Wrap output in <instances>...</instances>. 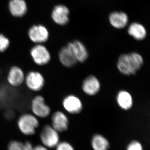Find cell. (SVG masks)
<instances>
[{"label":"cell","mask_w":150,"mask_h":150,"mask_svg":"<svg viewBox=\"0 0 150 150\" xmlns=\"http://www.w3.org/2000/svg\"><path fill=\"white\" fill-rule=\"evenodd\" d=\"M144 63L143 57L137 52L122 54L118 58L117 69L125 76L134 75L142 68Z\"/></svg>","instance_id":"1"},{"label":"cell","mask_w":150,"mask_h":150,"mask_svg":"<svg viewBox=\"0 0 150 150\" xmlns=\"http://www.w3.org/2000/svg\"><path fill=\"white\" fill-rule=\"evenodd\" d=\"M30 54L33 61L38 66H45L51 61V54L43 44H35L30 49Z\"/></svg>","instance_id":"2"},{"label":"cell","mask_w":150,"mask_h":150,"mask_svg":"<svg viewBox=\"0 0 150 150\" xmlns=\"http://www.w3.org/2000/svg\"><path fill=\"white\" fill-rule=\"evenodd\" d=\"M18 124L19 129L23 134L26 135H33L38 126V121L34 115L24 114L19 118Z\"/></svg>","instance_id":"3"},{"label":"cell","mask_w":150,"mask_h":150,"mask_svg":"<svg viewBox=\"0 0 150 150\" xmlns=\"http://www.w3.org/2000/svg\"><path fill=\"white\" fill-rule=\"evenodd\" d=\"M24 82L30 90L38 92L44 87L45 80L41 73L37 71H31L25 76Z\"/></svg>","instance_id":"4"},{"label":"cell","mask_w":150,"mask_h":150,"mask_svg":"<svg viewBox=\"0 0 150 150\" xmlns=\"http://www.w3.org/2000/svg\"><path fill=\"white\" fill-rule=\"evenodd\" d=\"M40 137L42 143L47 147H55L59 143V132L49 125L43 127L40 133Z\"/></svg>","instance_id":"5"},{"label":"cell","mask_w":150,"mask_h":150,"mask_svg":"<svg viewBox=\"0 0 150 150\" xmlns=\"http://www.w3.org/2000/svg\"><path fill=\"white\" fill-rule=\"evenodd\" d=\"M28 37L35 44H43L49 38V32L45 26L41 25H34L28 30Z\"/></svg>","instance_id":"6"},{"label":"cell","mask_w":150,"mask_h":150,"mask_svg":"<svg viewBox=\"0 0 150 150\" xmlns=\"http://www.w3.org/2000/svg\"><path fill=\"white\" fill-rule=\"evenodd\" d=\"M31 108L33 114L40 118H46L51 112L50 108L46 104L42 96L38 95L33 98L31 101Z\"/></svg>","instance_id":"7"},{"label":"cell","mask_w":150,"mask_h":150,"mask_svg":"<svg viewBox=\"0 0 150 150\" xmlns=\"http://www.w3.org/2000/svg\"><path fill=\"white\" fill-rule=\"evenodd\" d=\"M25 75L23 70L17 66L11 67L7 76L8 83L13 87H18L24 82Z\"/></svg>","instance_id":"8"},{"label":"cell","mask_w":150,"mask_h":150,"mask_svg":"<svg viewBox=\"0 0 150 150\" xmlns=\"http://www.w3.org/2000/svg\"><path fill=\"white\" fill-rule=\"evenodd\" d=\"M74 56L77 62L80 63L85 62L88 57V53L83 43L78 40L69 42L67 45Z\"/></svg>","instance_id":"9"},{"label":"cell","mask_w":150,"mask_h":150,"mask_svg":"<svg viewBox=\"0 0 150 150\" xmlns=\"http://www.w3.org/2000/svg\"><path fill=\"white\" fill-rule=\"evenodd\" d=\"M62 104L66 111L71 114H78L83 109L81 100L74 95H69L65 97L63 99Z\"/></svg>","instance_id":"10"},{"label":"cell","mask_w":150,"mask_h":150,"mask_svg":"<svg viewBox=\"0 0 150 150\" xmlns=\"http://www.w3.org/2000/svg\"><path fill=\"white\" fill-rule=\"evenodd\" d=\"M101 85L99 79L94 75H90L84 79L82 89L85 93L90 96L96 95L99 92Z\"/></svg>","instance_id":"11"},{"label":"cell","mask_w":150,"mask_h":150,"mask_svg":"<svg viewBox=\"0 0 150 150\" xmlns=\"http://www.w3.org/2000/svg\"><path fill=\"white\" fill-rule=\"evenodd\" d=\"M52 127L58 132L67 131L69 126V119L62 111L54 112L52 116Z\"/></svg>","instance_id":"12"},{"label":"cell","mask_w":150,"mask_h":150,"mask_svg":"<svg viewBox=\"0 0 150 150\" xmlns=\"http://www.w3.org/2000/svg\"><path fill=\"white\" fill-rule=\"evenodd\" d=\"M69 9L66 6H57L54 8L52 12V19L57 24L65 25L69 22Z\"/></svg>","instance_id":"13"},{"label":"cell","mask_w":150,"mask_h":150,"mask_svg":"<svg viewBox=\"0 0 150 150\" xmlns=\"http://www.w3.org/2000/svg\"><path fill=\"white\" fill-rule=\"evenodd\" d=\"M59 59L62 65L67 68L74 67L78 62L72 52L67 46L62 47L59 51Z\"/></svg>","instance_id":"14"},{"label":"cell","mask_w":150,"mask_h":150,"mask_svg":"<svg viewBox=\"0 0 150 150\" xmlns=\"http://www.w3.org/2000/svg\"><path fill=\"white\" fill-rule=\"evenodd\" d=\"M117 104L121 109L128 110L133 107L134 100L131 94L126 90L120 91L116 96Z\"/></svg>","instance_id":"15"},{"label":"cell","mask_w":150,"mask_h":150,"mask_svg":"<svg viewBox=\"0 0 150 150\" xmlns=\"http://www.w3.org/2000/svg\"><path fill=\"white\" fill-rule=\"evenodd\" d=\"M109 21L112 26L117 29H122L128 23V17L125 13L115 12L110 14Z\"/></svg>","instance_id":"16"},{"label":"cell","mask_w":150,"mask_h":150,"mask_svg":"<svg viewBox=\"0 0 150 150\" xmlns=\"http://www.w3.org/2000/svg\"><path fill=\"white\" fill-rule=\"evenodd\" d=\"M9 7L11 14L16 17H21L27 12V5L24 0H11Z\"/></svg>","instance_id":"17"},{"label":"cell","mask_w":150,"mask_h":150,"mask_svg":"<svg viewBox=\"0 0 150 150\" xmlns=\"http://www.w3.org/2000/svg\"><path fill=\"white\" fill-rule=\"evenodd\" d=\"M128 33L137 40H144L147 35V31L144 26L139 23H133L129 25Z\"/></svg>","instance_id":"18"},{"label":"cell","mask_w":150,"mask_h":150,"mask_svg":"<svg viewBox=\"0 0 150 150\" xmlns=\"http://www.w3.org/2000/svg\"><path fill=\"white\" fill-rule=\"evenodd\" d=\"M91 145L94 150H107L109 146L108 140L99 134L94 136Z\"/></svg>","instance_id":"19"},{"label":"cell","mask_w":150,"mask_h":150,"mask_svg":"<svg viewBox=\"0 0 150 150\" xmlns=\"http://www.w3.org/2000/svg\"><path fill=\"white\" fill-rule=\"evenodd\" d=\"M8 150H33V148L31 143L26 142L24 144L18 141H13L10 143Z\"/></svg>","instance_id":"20"},{"label":"cell","mask_w":150,"mask_h":150,"mask_svg":"<svg viewBox=\"0 0 150 150\" xmlns=\"http://www.w3.org/2000/svg\"><path fill=\"white\" fill-rule=\"evenodd\" d=\"M10 41L7 37L0 33V53H4L9 47Z\"/></svg>","instance_id":"21"},{"label":"cell","mask_w":150,"mask_h":150,"mask_svg":"<svg viewBox=\"0 0 150 150\" xmlns=\"http://www.w3.org/2000/svg\"><path fill=\"white\" fill-rule=\"evenodd\" d=\"M126 150H143V146L138 141H133L128 145Z\"/></svg>","instance_id":"22"},{"label":"cell","mask_w":150,"mask_h":150,"mask_svg":"<svg viewBox=\"0 0 150 150\" xmlns=\"http://www.w3.org/2000/svg\"><path fill=\"white\" fill-rule=\"evenodd\" d=\"M56 147V150H74L72 146L67 142L59 143Z\"/></svg>","instance_id":"23"},{"label":"cell","mask_w":150,"mask_h":150,"mask_svg":"<svg viewBox=\"0 0 150 150\" xmlns=\"http://www.w3.org/2000/svg\"><path fill=\"white\" fill-rule=\"evenodd\" d=\"M33 150H48L45 146H38L33 148Z\"/></svg>","instance_id":"24"}]
</instances>
